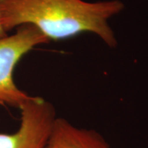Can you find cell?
Returning <instances> with one entry per match:
<instances>
[{
  "label": "cell",
  "mask_w": 148,
  "mask_h": 148,
  "mask_svg": "<svg viewBox=\"0 0 148 148\" xmlns=\"http://www.w3.org/2000/svg\"><path fill=\"white\" fill-rule=\"evenodd\" d=\"M8 34H9V33H7V32L4 31L3 27L2 24H1V21H0V38H3V37L6 36Z\"/></svg>",
  "instance_id": "obj_5"
},
{
  "label": "cell",
  "mask_w": 148,
  "mask_h": 148,
  "mask_svg": "<svg viewBox=\"0 0 148 148\" xmlns=\"http://www.w3.org/2000/svg\"><path fill=\"white\" fill-rule=\"evenodd\" d=\"M123 8L118 0H0V21L7 33L30 25L49 41L91 33L109 47H114L116 38L109 20Z\"/></svg>",
  "instance_id": "obj_1"
},
{
  "label": "cell",
  "mask_w": 148,
  "mask_h": 148,
  "mask_svg": "<svg viewBox=\"0 0 148 148\" xmlns=\"http://www.w3.org/2000/svg\"><path fill=\"white\" fill-rule=\"evenodd\" d=\"M19 110V127L12 133H0V148H43L57 118L53 105L31 95Z\"/></svg>",
  "instance_id": "obj_3"
},
{
  "label": "cell",
  "mask_w": 148,
  "mask_h": 148,
  "mask_svg": "<svg viewBox=\"0 0 148 148\" xmlns=\"http://www.w3.org/2000/svg\"><path fill=\"white\" fill-rule=\"evenodd\" d=\"M49 41L37 28L30 25L17 27L15 32L0 38V106L19 107L31 95L14 81V71L22 58L35 48Z\"/></svg>",
  "instance_id": "obj_2"
},
{
  "label": "cell",
  "mask_w": 148,
  "mask_h": 148,
  "mask_svg": "<svg viewBox=\"0 0 148 148\" xmlns=\"http://www.w3.org/2000/svg\"><path fill=\"white\" fill-rule=\"evenodd\" d=\"M43 148H111L95 129L78 127L64 118L57 117Z\"/></svg>",
  "instance_id": "obj_4"
}]
</instances>
